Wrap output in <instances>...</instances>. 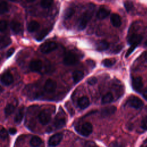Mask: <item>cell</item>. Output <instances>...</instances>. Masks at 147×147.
I'll list each match as a JSON object with an SVG mask.
<instances>
[{
    "instance_id": "13",
    "label": "cell",
    "mask_w": 147,
    "mask_h": 147,
    "mask_svg": "<svg viewBox=\"0 0 147 147\" xmlns=\"http://www.w3.org/2000/svg\"><path fill=\"white\" fill-rule=\"evenodd\" d=\"M143 86L142 78L140 76L136 77L132 80V87L137 91H140Z\"/></svg>"
},
{
    "instance_id": "6",
    "label": "cell",
    "mask_w": 147,
    "mask_h": 147,
    "mask_svg": "<svg viewBox=\"0 0 147 147\" xmlns=\"http://www.w3.org/2000/svg\"><path fill=\"white\" fill-rule=\"evenodd\" d=\"M127 103L130 107L134 109H140L144 105L143 102L139 98L135 96H130L127 100Z\"/></svg>"
},
{
    "instance_id": "17",
    "label": "cell",
    "mask_w": 147,
    "mask_h": 147,
    "mask_svg": "<svg viewBox=\"0 0 147 147\" xmlns=\"http://www.w3.org/2000/svg\"><path fill=\"white\" fill-rule=\"evenodd\" d=\"M110 13V10L106 7H102L99 9L98 10L97 14H96V17L99 19H104L106 18Z\"/></svg>"
},
{
    "instance_id": "3",
    "label": "cell",
    "mask_w": 147,
    "mask_h": 147,
    "mask_svg": "<svg viewBox=\"0 0 147 147\" xmlns=\"http://www.w3.org/2000/svg\"><path fill=\"white\" fill-rule=\"evenodd\" d=\"M78 131L83 136H88L92 131V125L90 122H85L81 125Z\"/></svg>"
},
{
    "instance_id": "20",
    "label": "cell",
    "mask_w": 147,
    "mask_h": 147,
    "mask_svg": "<svg viewBox=\"0 0 147 147\" xmlns=\"http://www.w3.org/2000/svg\"><path fill=\"white\" fill-rule=\"evenodd\" d=\"M109 47V44L106 40H100L98 42L96 45V49L98 51L106 50Z\"/></svg>"
},
{
    "instance_id": "10",
    "label": "cell",
    "mask_w": 147,
    "mask_h": 147,
    "mask_svg": "<svg viewBox=\"0 0 147 147\" xmlns=\"http://www.w3.org/2000/svg\"><path fill=\"white\" fill-rule=\"evenodd\" d=\"M142 39V37L141 35L137 33H133L129 36L128 38V42L130 45L137 47L141 41Z\"/></svg>"
},
{
    "instance_id": "12",
    "label": "cell",
    "mask_w": 147,
    "mask_h": 147,
    "mask_svg": "<svg viewBox=\"0 0 147 147\" xmlns=\"http://www.w3.org/2000/svg\"><path fill=\"white\" fill-rule=\"evenodd\" d=\"M10 26L12 31L16 34H19L21 33L22 31V25L18 21H16V20L11 21L10 22Z\"/></svg>"
},
{
    "instance_id": "32",
    "label": "cell",
    "mask_w": 147,
    "mask_h": 147,
    "mask_svg": "<svg viewBox=\"0 0 147 147\" xmlns=\"http://www.w3.org/2000/svg\"><path fill=\"white\" fill-rule=\"evenodd\" d=\"M141 127L144 130H147V115L142 119L141 122Z\"/></svg>"
},
{
    "instance_id": "8",
    "label": "cell",
    "mask_w": 147,
    "mask_h": 147,
    "mask_svg": "<svg viewBox=\"0 0 147 147\" xmlns=\"http://www.w3.org/2000/svg\"><path fill=\"white\" fill-rule=\"evenodd\" d=\"M56 82L52 79H48L45 83L44 90L48 93H53L56 90Z\"/></svg>"
},
{
    "instance_id": "24",
    "label": "cell",
    "mask_w": 147,
    "mask_h": 147,
    "mask_svg": "<svg viewBox=\"0 0 147 147\" xmlns=\"http://www.w3.org/2000/svg\"><path fill=\"white\" fill-rule=\"evenodd\" d=\"M42 143L41 139L37 136H33L30 140V145L32 147H38Z\"/></svg>"
},
{
    "instance_id": "40",
    "label": "cell",
    "mask_w": 147,
    "mask_h": 147,
    "mask_svg": "<svg viewBox=\"0 0 147 147\" xmlns=\"http://www.w3.org/2000/svg\"><path fill=\"white\" fill-rule=\"evenodd\" d=\"M9 133L11 135H14L17 133V130L14 127H11L9 129Z\"/></svg>"
},
{
    "instance_id": "38",
    "label": "cell",
    "mask_w": 147,
    "mask_h": 147,
    "mask_svg": "<svg viewBox=\"0 0 147 147\" xmlns=\"http://www.w3.org/2000/svg\"><path fill=\"white\" fill-rule=\"evenodd\" d=\"M84 147H98L93 141H87L85 143Z\"/></svg>"
},
{
    "instance_id": "31",
    "label": "cell",
    "mask_w": 147,
    "mask_h": 147,
    "mask_svg": "<svg viewBox=\"0 0 147 147\" xmlns=\"http://www.w3.org/2000/svg\"><path fill=\"white\" fill-rule=\"evenodd\" d=\"M48 33V31L47 29L45 30H42V31H41L37 36H36V39L38 41H40L41 40H42L44 37Z\"/></svg>"
},
{
    "instance_id": "4",
    "label": "cell",
    "mask_w": 147,
    "mask_h": 147,
    "mask_svg": "<svg viewBox=\"0 0 147 147\" xmlns=\"http://www.w3.org/2000/svg\"><path fill=\"white\" fill-rule=\"evenodd\" d=\"M38 119L39 122L42 125H47L51 121V114L48 110H44L39 113L38 115Z\"/></svg>"
},
{
    "instance_id": "15",
    "label": "cell",
    "mask_w": 147,
    "mask_h": 147,
    "mask_svg": "<svg viewBox=\"0 0 147 147\" xmlns=\"http://www.w3.org/2000/svg\"><path fill=\"white\" fill-rule=\"evenodd\" d=\"M110 21L112 24V25L116 27H119L121 25V19L120 16L116 13H113L110 16Z\"/></svg>"
},
{
    "instance_id": "42",
    "label": "cell",
    "mask_w": 147,
    "mask_h": 147,
    "mask_svg": "<svg viewBox=\"0 0 147 147\" xmlns=\"http://www.w3.org/2000/svg\"><path fill=\"white\" fill-rule=\"evenodd\" d=\"M140 147H147V140H145L143 143L141 144Z\"/></svg>"
},
{
    "instance_id": "26",
    "label": "cell",
    "mask_w": 147,
    "mask_h": 147,
    "mask_svg": "<svg viewBox=\"0 0 147 147\" xmlns=\"http://www.w3.org/2000/svg\"><path fill=\"white\" fill-rule=\"evenodd\" d=\"M113 100V95L111 93H107L105 94L102 98V104H107L111 102Z\"/></svg>"
},
{
    "instance_id": "36",
    "label": "cell",
    "mask_w": 147,
    "mask_h": 147,
    "mask_svg": "<svg viewBox=\"0 0 147 147\" xmlns=\"http://www.w3.org/2000/svg\"><path fill=\"white\" fill-rule=\"evenodd\" d=\"M97 82V79L95 77H91L87 80V83L90 85H94Z\"/></svg>"
},
{
    "instance_id": "37",
    "label": "cell",
    "mask_w": 147,
    "mask_h": 147,
    "mask_svg": "<svg viewBox=\"0 0 147 147\" xmlns=\"http://www.w3.org/2000/svg\"><path fill=\"white\" fill-rule=\"evenodd\" d=\"M109 147H123V146L121 143L117 141H114L110 144Z\"/></svg>"
},
{
    "instance_id": "16",
    "label": "cell",
    "mask_w": 147,
    "mask_h": 147,
    "mask_svg": "<svg viewBox=\"0 0 147 147\" xmlns=\"http://www.w3.org/2000/svg\"><path fill=\"white\" fill-rule=\"evenodd\" d=\"M65 119L64 117H63L62 116H60L58 115L54 122V126L56 129H60L63 127H64L65 125Z\"/></svg>"
},
{
    "instance_id": "25",
    "label": "cell",
    "mask_w": 147,
    "mask_h": 147,
    "mask_svg": "<svg viewBox=\"0 0 147 147\" xmlns=\"http://www.w3.org/2000/svg\"><path fill=\"white\" fill-rule=\"evenodd\" d=\"M16 105L14 103H9L5 108V113L6 116L11 114L15 110Z\"/></svg>"
},
{
    "instance_id": "7",
    "label": "cell",
    "mask_w": 147,
    "mask_h": 147,
    "mask_svg": "<svg viewBox=\"0 0 147 147\" xmlns=\"http://www.w3.org/2000/svg\"><path fill=\"white\" fill-rule=\"evenodd\" d=\"M63 135L61 133H57L52 136L48 140V145L50 146H56L61 141Z\"/></svg>"
},
{
    "instance_id": "14",
    "label": "cell",
    "mask_w": 147,
    "mask_h": 147,
    "mask_svg": "<svg viewBox=\"0 0 147 147\" xmlns=\"http://www.w3.org/2000/svg\"><path fill=\"white\" fill-rule=\"evenodd\" d=\"M117 110V108L114 106H110L106 107L102 109L101 115L102 117H107L114 114Z\"/></svg>"
},
{
    "instance_id": "33",
    "label": "cell",
    "mask_w": 147,
    "mask_h": 147,
    "mask_svg": "<svg viewBox=\"0 0 147 147\" xmlns=\"http://www.w3.org/2000/svg\"><path fill=\"white\" fill-rule=\"evenodd\" d=\"M124 6L125 7L126 10L127 11H130L131 10H132L133 7V4L130 1H126L124 2Z\"/></svg>"
},
{
    "instance_id": "30",
    "label": "cell",
    "mask_w": 147,
    "mask_h": 147,
    "mask_svg": "<svg viewBox=\"0 0 147 147\" xmlns=\"http://www.w3.org/2000/svg\"><path fill=\"white\" fill-rule=\"evenodd\" d=\"M74 13V10L72 8H71V7L67 8L64 12V17L65 19H68L69 18H70L73 15Z\"/></svg>"
},
{
    "instance_id": "39",
    "label": "cell",
    "mask_w": 147,
    "mask_h": 147,
    "mask_svg": "<svg viewBox=\"0 0 147 147\" xmlns=\"http://www.w3.org/2000/svg\"><path fill=\"white\" fill-rule=\"evenodd\" d=\"M14 52V48H10L8 51L7 52V54H6V56H7V58H9L10 57Z\"/></svg>"
},
{
    "instance_id": "41",
    "label": "cell",
    "mask_w": 147,
    "mask_h": 147,
    "mask_svg": "<svg viewBox=\"0 0 147 147\" xmlns=\"http://www.w3.org/2000/svg\"><path fill=\"white\" fill-rule=\"evenodd\" d=\"M142 96L145 99L147 100V89L144 90V91L142 92Z\"/></svg>"
},
{
    "instance_id": "27",
    "label": "cell",
    "mask_w": 147,
    "mask_h": 147,
    "mask_svg": "<svg viewBox=\"0 0 147 147\" xmlns=\"http://www.w3.org/2000/svg\"><path fill=\"white\" fill-rule=\"evenodd\" d=\"M116 61L115 59H106L103 61H102V64L106 67H110L113 66L115 63Z\"/></svg>"
},
{
    "instance_id": "43",
    "label": "cell",
    "mask_w": 147,
    "mask_h": 147,
    "mask_svg": "<svg viewBox=\"0 0 147 147\" xmlns=\"http://www.w3.org/2000/svg\"><path fill=\"white\" fill-rule=\"evenodd\" d=\"M144 57H145V60L147 61V51H146V52L145 53Z\"/></svg>"
},
{
    "instance_id": "9",
    "label": "cell",
    "mask_w": 147,
    "mask_h": 147,
    "mask_svg": "<svg viewBox=\"0 0 147 147\" xmlns=\"http://www.w3.org/2000/svg\"><path fill=\"white\" fill-rule=\"evenodd\" d=\"M1 82L6 86H9L11 84L14 80L13 76L12 74L9 72H6L3 73L1 76Z\"/></svg>"
},
{
    "instance_id": "1",
    "label": "cell",
    "mask_w": 147,
    "mask_h": 147,
    "mask_svg": "<svg viewBox=\"0 0 147 147\" xmlns=\"http://www.w3.org/2000/svg\"><path fill=\"white\" fill-rule=\"evenodd\" d=\"M95 11V5L92 3L88 5L86 10L83 13L78 22V28L79 30H83L91 20Z\"/></svg>"
},
{
    "instance_id": "19",
    "label": "cell",
    "mask_w": 147,
    "mask_h": 147,
    "mask_svg": "<svg viewBox=\"0 0 147 147\" xmlns=\"http://www.w3.org/2000/svg\"><path fill=\"white\" fill-rule=\"evenodd\" d=\"M24 115V107L22 106L18 109L17 113H16L14 118V122L16 123H20L22 121Z\"/></svg>"
},
{
    "instance_id": "11",
    "label": "cell",
    "mask_w": 147,
    "mask_h": 147,
    "mask_svg": "<svg viewBox=\"0 0 147 147\" xmlns=\"http://www.w3.org/2000/svg\"><path fill=\"white\" fill-rule=\"evenodd\" d=\"M29 67L31 71L34 72H40L42 67V61L40 60H34L30 63Z\"/></svg>"
},
{
    "instance_id": "21",
    "label": "cell",
    "mask_w": 147,
    "mask_h": 147,
    "mask_svg": "<svg viewBox=\"0 0 147 147\" xmlns=\"http://www.w3.org/2000/svg\"><path fill=\"white\" fill-rule=\"evenodd\" d=\"M11 42L10 38L8 36H5L0 38V49L5 48L9 45Z\"/></svg>"
},
{
    "instance_id": "35",
    "label": "cell",
    "mask_w": 147,
    "mask_h": 147,
    "mask_svg": "<svg viewBox=\"0 0 147 147\" xmlns=\"http://www.w3.org/2000/svg\"><path fill=\"white\" fill-rule=\"evenodd\" d=\"M8 136L7 131L5 129H2L0 130V138L2 140H5Z\"/></svg>"
},
{
    "instance_id": "44",
    "label": "cell",
    "mask_w": 147,
    "mask_h": 147,
    "mask_svg": "<svg viewBox=\"0 0 147 147\" xmlns=\"http://www.w3.org/2000/svg\"><path fill=\"white\" fill-rule=\"evenodd\" d=\"M2 91H3V88L0 86V93H1V92H2Z\"/></svg>"
},
{
    "instance_id": "18",
    "label": "cell",
    "mask_w": 147,
    "mask_h": 147,
    "mask_svg": "<svg viewBox=\"0 0 147 147\" xmlns=\"http://www.w3.org/2000/svg\"><path fill=\"white\" fill-rule=\"evenodd\" d=\"M78 105L80 109H84L89 106L90 100L87 97L82 96V98L79 99L78 101Z\"/></svg>"
},
{
    "instance_id": "5",
    "label": "cell",
    "mask_w": 147,
    "mask_h": 147,
    "mask_svg": "<svg viewBox=\"0 0 147 147\" xmlns=\"http://www.w3.org/2000/svg\"><path fill=\"white\" fill-rule=\"evenodd\" d=\"M77 61H78V59L74 53L70 52L65 53L63 59V63L65 65H72L75 63H76Z\"/></svg>"
},
{
    "instance_id": "45",
    "label": "cell",
    "mask_w": 147,
    "mask_h": 147,
    "mask_svg": "<svg viewBox=\"0 0 147 147\" xmlns=\"http://www.w3.org/2000/svg\"><path fill=\"white\" fill-rule=\"evenodd\" d=\"M144 45H145V47H147V40H146V41L145 42V43H144Z\"/></svg>"
},
{
    "instance_id": "22",
    "label": "cell",
    "mask_w": 147,
    "mask_h": 147,
    "mask_svg": "<svg viewBox=\"0 0 147 147\" xmlns=\"http://www.w3.org/2000/svg\"><path fill=\"white\" fill-rule=\"evenodd\" d=\"M84 76V74L82 71L76 70L74 71L72 73V78L74 80V82L75 83H78L79 81H80Z\"/></svg>"
},
{
    "instance_id": "34",
    "label": "cell",
    "mask_w": 147,
    "mask_h": 147,
    "mask_svg": "<svg viewBox=\"0 0 147 147\" xmlns=\"http://www.w3.org/2000/svg\"><path fill=\"white\" fill-rule=\"evenodd\" d=\"M7 27V23L5 20H0V32L5 31Z\"/></svg>"
},
{
    "instance_id": "29",
    "label": "cell",
    "mask_w": 147,
    "mask_h": 147,
    "mask_svg": "<svg viewBox=\"0 0 147 147\" xmlns=\"http://www.w3.org/2000/svg\"><path fill=\"white\" fill-rule=\"evenodd\" d=\"M53 3V1L51 0H43L40 2V5L43 8H48L51 6Z\"/></svg>"
},
{
    "instance_id": "2",
    "label": "cell",
    "mask_w": 147,
    "mask_h": 147,
    "mask_svg": "<svg viewBox=\"0 0 147 147\" xmlns=\"http://www.w3.org/2000/svg\"><path fill=\"white\" fill-rule=\"evenodd\" d=\"M57 47V45L55 42L53 41H48L42 44L40 47V50L42 53H49Z\"/></svg>"
},
{
    "instance_id": "28",
    "label": "cell",
    "mask_w": 147,
    "mask_h": 147,
    "mask_svg": "<svg viewBox=\"0 0 147 147\" xmlns=\"http://www.w3.org/2000/svg\"><path fill=\"white\" fill-rule=\"evenodd\" d=\"M9 10V6L6 2H0V13L3 14L7 12Z\"/></svg>"
},
{
    "instance_id": "23",
    "label": "cell",
    "mask_w": 147,
    "mask_h": 147,
    "mask_svg": "<svg viewBox=\"0 0 147 147\" xmlns=\"http://www.w3.org/2000/svg\"><path fill=\"white\" fill-rule=\"evenodd\" d=\"M40 28V24L36 21H30L28 25V30L30 32H34Z\"/></svg>"
}]
</instances>
